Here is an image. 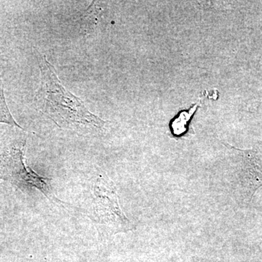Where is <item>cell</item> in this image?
Returning <instances> with one entry per match:
<instances>
[{"mask_svg": "<svg viewBox=\"0 0 262 262\" xmlns=\"http://www.w3.org/2000/svg\"><path fill=\"white\" fill-rule=\"evenodd\" d=\"M39 67L41 84L34 98L37 110L62 129L81 134L102 132L107 122L91 113L80 98L65 89L47 57L39 56Z\"/></svg>", "mask_w": 262, "mask_h": 262, "instance_id": "cell-1", "label": "cell"}, {"mask_svg": "<svg viewBox=\"0 0 262 262\" xmlns=\"http://www.w3.org/2000/svg\"><path fill=\"white\" fill-rule=\"evenodd\" d=\"M26 140L13 144L5 152L2 160L5 178L20 189L34 188L51 201H60L53 194L51 179L43 177L26 165Z\"/></svg>", "mask_w": 262, "mask_h": 262, "instance_id": "cell-2", "label": "cell"}, {"mask_svg": "<svg viewBox=\"0 0 262 262\" xmlns=\"http://www.w3.org/2000/svg\"><path fill=\"white\" fill-rule=\"evenodd\" d=\"M97 199V212L103 223L113 226L116 230L129 229L130 222L122 213L118 204L115 187L107 178L100 179L95 187Z\"/></svg>", "mask_w": 262, "mask_h": 262, "instance_id": "cell-3", "label": "cell"}, {"mask_svg": "<svg viewBox=\"0 0 262 262\" xmlns=\"http://www.w3.org/2000/svg\"><path fill=\"white\" fill-rule=\"evenodd\" d=\"M0 123L8 124L11 126L17 127L23 130V127L15 121L14 117L12 115L7 105L1 73H0Z\"/></svg>", "mask_w": 262, "mask_h": 262, "instance_id": "cell-4", "label": "cell"}, {"mask_svg": "<svg viewBox=\"0 0 262 262\" xmlns=\"http://www.w3.org/2000/svg\"><path fill=\"white\" fill-rule=\"evenodd\" d=\"M196 105L191 108L188 111L182 112L179 114L178 116L173 119L171 122V129L174 135H182L187 130V124L190 120L191 117L195 112Z\"/></svg>", "mask_w": 262, "mask_h": 262, "instance_id": "cell-5", "label": "cell"}]
</instances>
